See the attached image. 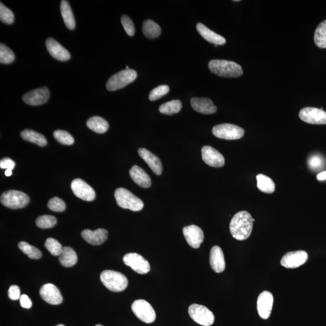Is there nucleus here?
Masks as SVG:
<instances>
[{"mask_svg": "<svg viewBox=\"0 0 326 326\" xmlns=\"http://www.w3.org/2000/svg\"><path fill=\"white\" fill-rule=\"evenodd\" d=\"M253 218L247 211L234 215L230 222V233L235 240L243 241L250 236L253 228Z\"/></svg>", "mask_w": 326, "mask_h": 326, "instance_id": "f257e3e1", "label": "nucleus"}, {"mask_svg": "<svg viewBox=\"0 0 326 326\" xmlns=\"http://www.w3.org/2000/svg\"><path fill=\"white\" fill-rule=\"evenodd\" d=\"M211 73L224 77H238L243 75V70L238 63L230 60L214 59L208 63Z\"/></svg>", "mask_w": 326, "mask_h": 326, "instance_id": "f03ea898", "label": "nucleus"}, {"mask_svg": "<svg viewBox=\"0 0 326 326\" xmlns=\"http://www.w3.org/2000/svg\"><path fill=\"white\" fill-rule=\"evenodd\" d=\"M100 280L104 286L113 292H122L126 290L128 280L125 275L112 270H105L100 274Z\"/></svg>", "mask_w": 326, "mask_h": 326, "instance_id": "7ed1b4c3", "label": "nucleus"}, {"mask_svg": "<svg viewBox=\"0 0 326 326\" xmlns=\"http://www.w3.org/2000/svg\"><path fill=\"white\" fill-rule=\"evenodd\" d=\"M117 205L125 209L139 211L144 207V203L139 198L124 188H119L114 192Z\"/></svg>", "mask_w": 326, "mask_h": 326, "instance_id": "20e7f679", "label": "nucleus"}, {"mask_svg": "<svg viewBox=\"0 0 326 326\" xmlns=\"http://www.w3.org/2000/svg\"><path fill=\"white\" fill-rule=\"evenodd\" d=\"M137 73L133 69L122 70L114 75L107 80L106 87L108 91H116L129 85L137 78Z\"/></svg>", "mask_w": 326, "mask_h": 326, "instance_id": "39448f33", "label": "nucleus"}, {"mask_svg": "<svg viewBox=\"0 0 326 326\" xmlns=\"http://www.w3.org/2000/svg\"><path fill=\"white\" fill-rule=\"evenodd\" d=\"M29 202L30 198L28 194L18 190L6 191L1 196V203L11 209L24 208Z\"/></svg>", "mask_w": 326, "mask_h": 326, "instance_id": "423d86ee", "label": "nucleus"}, {"mask_svg": "<svg viewBox=\"0 0 326 326\" xmlns=\"http://www.w3.org/2000/svg\"><path fill=\"white\" fill-rule=\"evenodd\" d=\"M212 133L215 137L227 140H238L244 136L242 127L230 123H223L213 127Z\"/></svg>", "mask_w": 326, "mask_h": 326, "instance_id": "0eeeda50", "label": "nucleus"}, {"mask_svg": "<svg viewBox=\"0 0 326 326\" xmlns=\"http://www.w3.org/2000/svg\"><path fill=\"white\" fill-rule=\"evenodd\" d=\"M189 314L192 320L203 326H210L214 323L213 312L204 306L193 304L189 308Z\"/></svg>", "mask_w": 326, "mask_h": 326, "instance_id": "6e6552de", "label": "nucleus"}, {"mask_svg": "<svg viewBox=\"0 0 326 326\" xmlns=\"http://www.w3.org/2000/svg\"><path fill=\"white\" fill-rule=\"evenodd\" d=\"M132 310L136 317L145 323L150 324L156 320V314L148 302L137 300L132 305Z\"/></svg>", "mask_w": 326, "mask_h": 326, "instance_id": "1a4fd4ad", "label": "nucleus"}, {"mask_svg": "<svg viewBox=\"0 0 326 326\" xmlns=\"http://www.w3.org/2000/svg\"><path fill=\"white\" fill-rule=\"evenodd\" d=\"M123 262L127 267L139 274L148 273L150 270L149 262L142 255L137 253H131L126 254L123 257Z\"/></svg>", "mask_w": 326, "mask_h": 326, "instance_id": "9d476101", "label": "nucleus"}, {"mask_svg": "<svg viewBox=\"0 0 326 326\" xmlns=\"http://www.w3.org/2000/svg\"><path fill=\"white\" fill-rule=\"evenodd\" d=\"M299 117L303 122L312 125H326V112L321 109L305 107L299 113Z\"/></svg>", "mask_w": 326, "mask_h": 326, "instance_id": "9b49d317", "label": "nucleus"}, {"mask_svg": "<svg viewBox=\"0 0 326 326\" xmlns=\"http://www.w3.org/2000/svg\"><path fill=\"white\" fill-rule=\"evenodd\" d=\"M71 188L75 196L83 201H92L96 198L95 190L80 178H77L72 181Z\"/></svg>", "mask_w": 326, "mask_h": 326, "instance_id": "f8f14e48", "label": "nucleus"}, {"mask_svg": "<svg viewBox=\"0 0 326 326\" xmlns=\"http://www.w3.org/2000/svg\"><path fill=\"white\" fill-rule=\"evenodd\" d=\"M50 95V91L48 87L42 86L26 93L22 99L29 105L38 106L48 102Z\"/></svg>", "mask_w": 326, "mask_h": 326, "instance_id": "ddd939ff", "label": "nucleus"}, {"mask_svg": "<svg viewBox=\"0 0 326 326\" xmlns=\"http://www.w3.org/2000/svg\"><path fill=\"white\" fill-rule=\"evenodd\" d=\"M308 259V254L305 251L289 252L281 258L280 264L285 268L294 269L300 267Z\"/></svg>", "mask_w": 326, "mask_h": 326, "instance_id": "4468645a", "label": "nucleus"}, {"mask_svg": "<svg viewBox=\"0 0 326 326\" xmlns=\"http://www.w3.org/2000/svg\"><path fill=\"white\" fill-rule=\"evenodd\" d=\"M202 159L207 165L213 167H222L224 166L225 159L219 151L210 146H205L202 148Z\"/></svg>", "mask_w": 326, "mask_h": 326, "instance_id": "2eb2a0df", "label": "nucleus"}, {"mask_svg": "<svg viewBox=\"0 0 326 326\" xmlns=\"http://www.w3.org/2000/svg\"><path fill=\"white\" fill-rule=\"evenodd\" d=\"M274 297L268 291H264L257 298V308L258 315L262 319L267 320L270 317L273 309Z\"/></svg>", "mask_w": 326, "mask_h": 326, "instance_id": "dca6fc26", "label": "nucleus"}, {"mask_svg": "<svg viewBox=\"0 0 326 326\" xmlns=\"http://www.w3.org/2000/svg\"><path fill=\"white\" fill-rule=\"evenodd\" d=\"M183 233L188 244L193 248H200L203 243L204 235L201 228L194 225L185 227Z\"/></svg>", "mask_w": 326, "mask_h": 326, "instance_id": "f3484780", "label": "nucleus"}, {"mask_svg": "<svg viewBox=\"0 0 326 326\" xmlns=\"http://www.w3.org/2000/svg\"><path fill=\"white\" fill-rule=\"evenodd\" d=\"M39 294L43 300L50 305H58L62 302L63 298L58 288L52 284L44 285Z\"/></svg>", "mask_w": 326, "mask_h": 326, "instance_id": "a211bd4d", "label": "nucleus"}, {"mask_svg": "<svg viewBox=\"0 0 326 326\" xmlns=\"http://www.w3.org/2000/svg\"><path fill=\"white\" fill-rule=\"evenodd\" d=\"M46 45L50 55L53 58L60 61H67L71 58L68 50L60 45L55 39L52 38H48L46 40Z\"/></svg>", "mask_w": 326, "mask_h": 326, "instance_id": "6ab92c4d", "label": "nucleus"}, {"mask_svg": "<svg viewBox=\"0 0 326 326\" xmlns=\"http://www.w3.org/2000/svg\"><path fill=\"white\" fill-rule=\"evenodd\" d=\"M139 155L145 161L155 174L160 176L163 172V166L159 158L145 148H140Z\"/></svg>", "mask_w": 326, "mask_h": 326, "instance_id": "aec40b11", "label": "nucleus"}, {"mask_svg": "<svg viewBox=\"0 0 326 326\" xmlns=\"http://www.w3.org/2000/svg\"><path fill=\"white\" fill-rule=\"evenodd\" d=\"M190 103L194 111L201 114H212L217 112V107L214 105L213 101L206 97H194L191 99Z\"/></svg>", "mask_w": 326, "mask_h": 326, "instance_id": "412c9836", "label": "nucleus"}, {"mask_svg": "<svg viewBox=\"0 0 326 326\" xmlns=\"http://www.w3.org/2000/svg\"><path fill=\"white\" fill-rule=\"evenodd\" d=\"M211 268L216 273H221L226 269V261L223 250L219 246H214L210 253Z\"/></svg>", "mask_w": 326, "mask_h": 326, "instance_id": "4be33fe9", "label": "nucleus"}, {"mask_svg": "<svg viewBox=\"0 0 326 326\" xmlns=\"http://www.w3.org/2000/svg\"><path fill=\"white\" fill-rule=\"evenodd\" d=\"M107 231L102 228L95 231L85 230L81 233L83 240L92 245L102 244L107 240Z\"/></svg>", "mask_w": 326, "mask_h": 326, "instance_id": "5701e85b", "label": "nucleus"}, {"mask_svg": "<svg viewBox=\"0 0 326 326\" xmlns=\"http://www.w3.org/2000/svg\"><path fill=\"white\" fill-rule=\"evenodd\" d=\"M197 29L203 38L215 46H222L226 43V39L223 36L217 34L201 23H198Z\"/></svg>", "mask_w": 326, "mask_h": 326, "instance_id": "b1692460", "label": "nucleus"}, {"mask_svg": "<svg viewBox=\"0 0 326 326\" xmlns=\"http://www.w3.org/2000/svg\"><path fill=\"white\" fill-rule=\"evenodd\" d=\"M129 175L134 182L141 187L149 188L151 186V180L145 171L138 166H134L129 170Z\"/></svg>", "mask_w": 326, "mask_h": 326, "instance_id": "393cba45", "label": "nucleus"}, {"mask_svg": "<svg viewBox=\"0 0 326 326\" xmlns=\"http://www.w3.org/2000/svg\"><path fill=\"white\" fill-rule=\"evenodd\" d=\"M60 9L63 22L67 28L70 30L75 29L76 26L75 16L69 3L66 0H62L60 3Z\"/></svg>", "mask_w": 326, "mask_h": 326, "instance_id": "a878e982", "label": "nucleus"}, {"mask_svg": "<svg viewBox=\"0 0 326 326\" xmlns=\"http://www.w3.org/2000/svg\"><path fill=\"white\" fill-rule=\"evenodd\" d=\"M59 260L63 267L67 268L73 267L77 262L76 252L71 247H63L61 253L59 256Z\"/></svg>", "mask_w": 326, "mask_h": 326, "instance_id": "bb28decb", "label": "nucleus"}, {"mask_svg": "<svg viewBox=\"0 0 326 326\" xmlns=\"http://www.w3.org/2000/svg\"><path fill=\"white\" fill-rule=\"evenodd\" d=\"M86 126L94 132L98 134L105 133L109 128V123L99 116L91 117L86 122Z\"/></svg>", "mask_w": 326, "mask_h": 326, "instance_id": "cd10ccee", "label": "nucleus"}, {"mask_svg": "<svg viewBox=\"0 0 326 326\" xmlns=\"http://www.w3.org/2000/svg\"><path fill=\"white\" fill-rule=\"evenodd\" d=\"M21 137L23 139L35 143L39 146L44 147L48 144L45 136L33 130L25 129L21 131Z\"/></svg>", "mask_w": 326, "mask_h": 326, "instance_id": "c85d7f7f", "label": "nucleus"}, {"mask_svg": "<svg viewBox=\"0 0 326 326\" xmlns=\"http://www.w3.org/2000/svg\"><path fill=\"white\" fill-rule=\"evenodd\" d=\"M257 186L262 192L271 194L274 192L275 185L273 180L263 174H258L256 177Z\"/></svg>", "mask_w": 326, "mask_h": 326, "instance_id": "c756f323", "label": "nucleus"}, {"mask_svg": "<svg viewBox=\"0 0 326 326\" xmlns=\"http://www.w3.org/2000/svg\"><path fill=\"white\" fill-rule=\"evenodd\" d=\"M142 31L147 38L155 39L160 35L161 29L153 20L146 19L143 22Z\"/></svg>", "mask_w": 326, "mask_h": 326, "instance_id": "7c9ffc66", "label": "nucleus"}, {"mask_svg": "<svg viewBox=\"0 0 326 326\" xmlns=\"http://www.w3.org/2000/svg\"><path fill=\"white\" fill-rule=\"evenodd\" d=\"M182 107V103L180 100H173L162 104L159 107V111L161 114L172 115L179 113Z\"/></svg>", "mask_w": 326, "mask_h": 326, "instance_id": "2f4dec72", "label": "nucleus"}, {"mask_svg": "<svg viewBox=\"0 0 326 326\" xmlns=\"http://www.w3.org/2000/svg\"><path fill=\"white\" fill-rule=\"evenodd\" d=\"M314 41L319 48H326V20L322 21L315 30Z\"/></svg>", "mask_w": 326, "mask_h": 326, "instance_id": "473e14b6", "label": "nucleus"}, {"mask_svg": "<svg viewBox=\"0 0 326 326\" xmlns=\"http://www.w3.org/2000/svg\"><path fill=\"white\" fill-rule=\"evenodd\" d=\"M18 248L31 259H39L42 256L41 252L38 248L26 242H20Z\"/></svg>", "mask_w": 326, "mask_h": 326, "instance_id": "72a5a7b5", "label": "nucleus"}, {"mask_svg": "<svg viewBox=\"0 0 326 326\" xmlns=\"http://www.w3.org/2000/svg\"><path fill=\"white\" fill-rule=\"evenodd\" d=\"M53 136L57 142L65 145H72L75 142V140L71 134L66 131L56 130L54 132Z\"/></svg>", "mask_w": 326, "mask_h": 326, "instance_id": "f704fd0d", "label": "nucleus"}, {"mask_svg": "<svg viewBox=\"0 0 326 326\" xmlns=\"http://www.w3.org/2000/svg\"><path fill=\"white\" fill-rule=\"evenodd\" d=\"M15 60V54L4 44L0 45V62L8 64Z\"/></svg>", "mask_w": 326, "mask_h": 326, "instance_id": "c9c22d12", "label": "nucleus"}, {"mask_svg": "<svg viewBox=\"0 0 326 326\" xmlns=\"http://www.w3.org/2000/svg\"><path fill=\"white\" fill-rule=\"evenodd\" d=\"M57 221L55 217L51 216V215H42L37 218L36 220V225L39 228H52L55 226Z\"/></svg>", "mask_w": 326, "mask_h": 326, "instance_id": "e433bc0d", "label": "nucleus"}, {"mask_svg": "<svg viewBox=\"0 0 326 326\" xmlns=\"http://www.w3.org/2000/svg\"><path fill=\"white\" fill-rule=\"evenodd\" d=\"M45 247L54 256H59L63 248L61 244L53 238H49L46 240Z\"/></svg>", "mask_w": 326, "mask_h": 326, "instance_id": "4c0bfd02", "label": "nucleus"}, {"mask_svg": "<svg viewBox=\"0 0 326 326\" xmlns=\"http://www.w3.org/2000/svg\"><path fill=\"white\" fill-rule=\"evenodd\" d=\"M0 19L5 24L11 25L14 21V15L3 3H0Z\"/></svg>", "mask_w": 326, "mask_h": 326, "instance_id": "58836bf2", "label": "nucleus"}, {"mask_svg": "<svg viewBox=\"0 0 326 326\" xmlns=\"http://www.w3.org/2000/svg\"><path fill=\"white\" fill-rule=\"evenodd\" d=\"M169 87L163 85L154 89L149 94V99L150 101H155L167 95L169 92Z\"/></svg>", "mask_w": 326, "mask_h": 326, "instance_id": "ea45409f", "label": "nucleus"}, {"mask_svg": "<svg viewBox=\"0 0 326 326\" xmlns=\"http://www.w3.org/2000/svg\"><path fill=\"white\" fill-rule=\"evenodd\" d=\"M48 207L50 210L56 212H62L66 210V206L62 199L58 197H55L50 200L48 203Z\"/></svg>", "mask_w": 326, "mask_h": 326, "instance_id": "a19ab883", "label": "nucleus"}, {"mask_svg": "<svg viewBox=\"0 0 326 326\" xmlns=\"http://www.w3.org/2000/svg\"><path fill=\"white\" fill-rule=\"evenodd\" d=\"M121 22H122L123 28L127 35L133 36L135 34V27H134L132 19L128 16L126 15H122V18H121Z\"/></svg>", "mask_w": 326, "mask_h": 326, "instance_id": "79ce46f5", "label": "nucleus"}, {"mask_svg": "<svg viewBox=\"0 0 326 326\" xmlns=\"http://www.w3.org/2000/svg\"><path fill=\"white\" fill-rule=\"evenodd\" d=\"M8 296L12 300H17L20 299V290L18 286L12 285L10 287L8 291Z\"/></svg>", "mask_w": 326, "mask_h": 326, "instance_id": "37998d69", "label": "nucleus"}, {"mask_svg": "<svg viewBox=\"0 0 326 326\" xmlns=\"http://www.w3.org/2000/svg\"><path fill=\"white\" fill-rule=\"evenodd\" d=\"M15 166V161L10 159V158L6 157L0 161V167L2 169L13 170Z\"/></svg>", "mask_w": 326, "mask_h": 326, "instance_id": "c03bdc74", "label": "nucleus"}, {"mask_svg": "<svg viewBox=\"0 0 326 326\" xmlns=\"http://www.w3.org/2000/svg\"><path fill=\"white\" fill-rule=\"evenodd\" d=\"M309 164L312 169H318L322 164V160L320 157L314 156L309 160Z\"/></svg>", "mask_w": 326, "mask_h": 326, "instance_id": "a18cd8bd", "label": "nucleus"}, {"mask_svg": "<svg viewBox=\"0 0 326 326\" xmlns=\"http://www.w3.org/2000/svg\"><path fill=\"white\" fill-rule=\"evenodd\" d=\"M20 305H21V307L26 308V309H30L32 307V302L30 299L27 295H22L21 297H20Z\"/></svg>", "mask_w": 326, "mask_h": 326, "instance_id": "49530a36", "label": "nucleus"}, {"mask_svg": "<svg viewBox=\"0 0 326 326\" xmlns=\"http://www.w3.org/2000/svg\"><path fill=\"white\" fill-rule=\"evenodd\" d=\"M317 179L320 181L326 180V171H325V172L319 173L317 176Z\"/></svg>", "mask_w": 326, "mask_h": 326, "instance_id": "de8ad7c7", "label": "nucleus"}, {"mask_svg": "<svg viewBox=\"0 0 326 326\" xmlns=\"http://www.w3.org/2000/svg\"><path fill=\"white\" fill-rule=\"evenodd\" d=\"M12 175V170L10 169H7L5 172V176L7 177L11 176Z\"/></svg>", "mask_w": 326, "mask_h": 326, "instance_id": "09e8293b", "label": "nucleus"}, {"mask_svg": "<svg viewBox=\"0 0 326 326\" xmlns=\"http://www.w3.org/2000/svg\"><path fill=\"white\" fill-rule=\"evenodd\" d=\"M56 326H65V325H63V324H60L57 325Z\"/></svg>", "mask_w": 326, "mask_h": 326, "instance_id": "8fccbe9b", "label": "nucleus"}, {"mask_svg": "<svg viewBox=\"0 0 326 326\" xmlns=\"http://www.w3.org/2000/svg\"><path fill=\"white\" fill-rule=\"evenodd\" d=\"M96 326H103V325L101 324H97Z\"/></svg>", "mask_w": 326, "mask_h": 326, "instance_id": "3c124183", "label": "nucleus"}, {"mask_svg": "<svg viewBox=\"0 0 326 326\" xmlns=\"http://www.w3.org/2000/svg\"><path fill=\"white\" fill-rule=\"evenodd\" d=\"M126 69H129V67H128V66H126Z\"/></svg>", "mask_w": 326, "mask_h": 326, "instance_id": "603ef678", "label": "nucleus"}]
</instances>
